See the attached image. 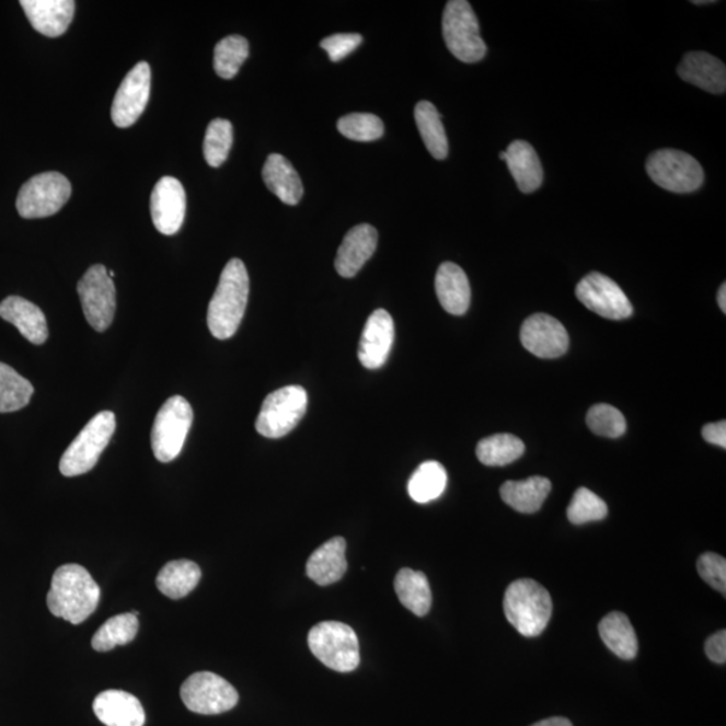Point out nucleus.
<instances>
[{
	"instance_id": "obj_1",
	"label": "nucleus",
	"mask_w": 726,
	"mask_h": 726,
	"mask_svg": "<svg viewBox=\"0 0 726 726\" xmlns=\"http://www.w3.org/2000/svg\"><path fill=\"white\" fill-rule=\"evenodd\" d=\"M102 598L99 584L84 566L62 565L53 575L46 603L53 615L72 624H81L92 615Z\"/></svg>"
},
{
	"instance_id": "obj_2",
	"label": "nucleus",
	"mask_w": 726,
	"mask_h": 726,
	"mask_svg": "<svg viewBox=\"0 0 726 726\" xmlns=\"http://www.w3.org/2000/svg\"><path fill=\"white\" fill-rule=\"evenodd\" d=\"M250 297V276L240 258L223 268L209 303L208 326L215 338L226 341L238 333Z\"/></svg>"
},
{
	"instance_id": "obj_3",
	"label": "nucleus",
	"mask_w": 726,
	"mask_h": 726,
	"mask_svg": "<svg viewBox=\"0 0 726 726\" xmlns=\"http://www.w3.org/2000/svg\"><path fill=\"white\" fill-rule=\"evenodd\" d=\"M504 610L507 621L528 637L544 633L552 618L551 595L531 578H519L506 589Z\"/></svg>"
},
{
	"instance_id": "obj_4",
	"label": "nucleus",
	"mask_w": 726,
	"mask_h": 726,
	"mask_svg": "<svg viewBox=\"0 0 726 726\" xmlns=\"http://www.w3.org/2000/svg\"><path fill=\"white\" fill-rule=\"evenodd\" d=\"M115 430V413L110 411L97 413L64 452L60 460L61 474L72 477L90 472L110 445Z\"/></svg>"
},
{
	"instance_id": "obj_5",
	"label": "nucleus",
	"mask_w": 726,
	"mask_h": 726,
	"mask_svg": "<svg viewBox=\"0 0 726 726\" xmlns=\"http://www.w3.org/2000/svg\"><path fill=\"white\" fill-rule=\"evenodd\" d=\"M442 37L448 50L462 62H480L486 56L487 46L480 32V22L468 0L447 3L442 14Z\"/></svg>"
},
{
	"instance_id": "obj_6",
	"label": "nucleus",
	"mask_w": 726,
	"mask_h": 726,
	"mask_svg": "<svg viewBox=\"0 0 726 726\" xmlns=\"http://www.w3.org/2000/svg\"><path fill=\"white\" fill-rule=\"evenodd\" d=\"M309 647L324 666L335 671L356 670L361 660L358 636L345 623H318L309 633Z\"/></svg>"
},
{
	"instance_id": "obj_7",
	"label": "nucleus",
	"mask_w": 726,
	"mask_h": 726,
	"mask_svg": "<svg viewBox=\"0 0 726 726\" xmlns=\"http://www.w3.org/2000/svg\"><path fill=\"white\" fill-rule=\"evenodd\" d=\"M193 408L182 395H174L158 412L151 434L153 454L162 463L180 457L193 424Z\"/></svg>"
},
{
	"instance_id": "obj_8",
	"label": "nucleus",
	"mask_w": 726,
	"mask_h": 726,
	"mask_svg": "<svg viewBox=\"0 0 726 726\" xmlns=\"http://www.w3.org/2000/svg\"><path fill=\"white\" fill-rule=\"evenodd\" d=\"M307 404L309 395L299 385H289L268 394L258 413L257 433L268 439L283 438L302 420Z\"/></svg>"
},
{
	"instance_id": "obj_9",
	"label": "nucleus",
	"mask_w": 726,
	"mask_h": 726,
	"mask_svg": "<svg viewBox=\"0 0 726 726\" xmlns=\"http://www.w3.org/2000/svg\"><path fill=\"white\" fill-rule=\"evenodd\" d=\"M72 196V185L67 176L50 171L33 176L21 187L16 210L22 218H45L56 215Z\"/></svg>"
},
{
	"instance_id": "obj_10",
	"label": "nucleus",
	"mask_w": 726,
	"mask_h": 726,
	"mask_svg": "<svg viewBox=\"0 0 726 726\" xmlns=\"http://www.w3.org/2000/svg\"><path fill=\"white\" fill-rule=\"evenodd\" d=\"M647 174L667 192L687 194L699 191L704 183V170L692 155L680 150L655 151L647 159Z\"/></svg>"
},
{
	"instance_id": "obj_11",
	"label": "nucleus",
	"mask_w": 726,
	"mask_h": 726,
	"mask_svg": "<svg viewBox=\"0 0 726 726\" xmlns=\"http://www.w3.org/2000/svg\"><path fill=\"white\" fill-rule=\"evenodd\" d=\"M181 699L188 711L211 716L232 711L238 705L239 693L222 677L200 671L183 682Z\"/></svg>"
},
{
	"instance_id": "obj_12",
	"label": "nucleus",
	"mask_w": 726,
	"mask_h": 726,
	"mask_svg": "<svg viewBox=\"0 0 726 726\" xmlns=\"http://www.w3.org/2000/svg\"><path fill=\"white\" fill-rule=\"evenodd\" d=\"M77 292L88 323L96 332H105L114 322L116 310V289L108 269L102 264L92 265L77 285Z\"/></svg>"
},
{
	"instance_id": "obj_13",
	"label": "nucleus",
	"mask_w": 726,
	"mask_h": 726,
	"mask_svg": "<svg viewBox=\"0 0 726 726\" xmlns=\"http://www.w3.org/2000/svg\"><path fill=\"white\" fill-rule=\"evenodd\" d=\"M576 297L588 310L611 321H623L634 312L623 289L603 274L592 273L584 277L576 287Z\"/></svg>"
},
{
	"instance_id": "obj_14",
	"label": "nucleus",
	"mask_w": 726,
	"mask_h": 726,
	"mask_svg": "<svg viewBox=\"0 0 726 726\" xmlns=\"http://www.w3.org/2000/svg\"><path fill=\"white\" fill-rule=\"evenodd\" d=\"M151 92V68L141 61L129 70L112 104V122L119 128L131 127L143 114Z\"/></svg>"
},
{
	"instance_id": "obj_15",
	"label": "nucleus",
	"mask_w": 726,
	"mask_h": 726,
	"mask_svg": "<svg viewBox=\"0 0 726 726\" xmlns=\"http://www.w3.org/2000/svg\"><path fill=\"white\" fill-rule=\"evenodd\" d=\"M521 342L533 356L553 359L568 352L569 335L564 324L546 314L531 315L521 327Z\"/></svg>"
},
{
	"instance_id": "obj_16",
	"label": "nucleus",
	"mask_w": 726,
	"mask_h": 726,
	"mask_svg": "<svg viewBox=\"0 0 726 726\" xmlns=\"http://www.w3.org/2000/svg\"><path fill=\"white\" fill-rule=\"evenodd\" d=\"M151 217L158 232L178 233L186 216V192L174 176H163L151 194Z\"/></svg>"
},
{
	"instance_id": "obj_17",
	"label": "nucleus",
	"mask_w": 726,
	"mask_h": 726,
	"mask_svg": "<svg viewBox=\"0 0 726 726\" xmlns=\"http://www.w3.org/2000/svg\"><path fill=\"white\" fill-rule=\"evenodd\" d=\"M394 342V322L385 310H377L366 322L358 347L359 362L376 370L388 361Z\"/></svg>"
},
{
	"instance_id": "obj_18",
	"label": "nucleus",
	"mask_w": 726,
	"mask_h": 726,
	"mask_svg": "<svg viewBox=\"0 0 726 726\" xmlns=\"http://www.w3.org/2000/svg\"><path fill=\"white\" fill-rule=\"evenodd\" d=\"M379 233L369 223L348 230L335 258V269L342 277L356 276L368 260L374 255Z\"/></svg>"
},
{
	"instance_id": "obj_19",
	"label": "nucleus",
	"mask_w": 726,
	"mask_h": 726,
	"mask_svg": "<svg viewBox=\"0 0 726 726\" xmlns=\"http://www.w3.org/2000/svg\"><path fill=\"white\" fill-rule=\"evenodd\" d=\"M93 712L106 726H145L146 712L137 696L123 690H105L93 702Z\"/></svg>"
},
{
	"instance_id": "obj_20",
	"label": "nucleus",
	"mask_w": 726,
	"mask_h": 726,
	"mask_svg": "<svg viewBox=\"0 0 726 726\" xmlns=\"http://www.w3.org/2000/svg\"><path fill=\"white\" fill-rule=\"evenodd\" d=\"M28 22L38 33L49 38L60 37L73 21V0H22Z\"/></svg>"
},
{
	"instance_id": "obj_21",
	"label": "nucleus",
	"mask_w": 726,
	"mask_h": 726,
	"mask_svg": "<svg viewBox=\"0 0 726 726\" xmlns=\"http://www.w3.org/2000/svg\"><path fill=\"white\" fill-rule=\"evenodd\" d=\"M678 76L700 90L713 94H724L726 90V68L722 60L705 51H690L684 55Z\"/></svg>"
},
{
	"instance_id": "obj_22",
	"label": "nucleus",
	"mask_w": 726,
	"mask_h": 726,
	"mask_svg": "<svg viewBox=\"0 0 726 726\" xmlns=\"http://www.w3.org/2000/svg\"><path fill=\"white\" fill-rule=\"evenodd\" d=\"M435 289L442 309L451 315H464L470 309V281L459 265L442 263L436 274Z\"/></svg>"
},
{
	"instance_id": "obj_23",
	"label": "nucleus",
	"mask_w": 726,
	"mask_h": 726,
	"mask_svg": "<svg viewBox=\"0 0 726 726\" xmlns=\"http://www.w3.org/2000/svg\"><path fill=\"white\" fill-rule=\"evenodd\" d=\"M0 318L14 324L33 345L45 344L49 330L43 310L21 297H9L0 303Z\"/></svg>"
},
{
	"instance_id": "obj_24",
	"label": "nucleus",
	"mask_w": 726,
	"mask_h": 726,
	"mask_svg": "<svg viewBox=\"0 0 726 726\" xmlns=\"http://www.w3.org/2000/svg\"><path fill=\"white\" fill-rule=\"evenodd\" d=\"M346 571V541L342 537L324 542L311 554L306 565L307 576L322 587L339 581Z\"/></svg>"
},
{
	"instance_id": "obj_25",
	"label": "nucleus",
	"mask_w": 726,
	"mask_h": 726,
	"mask_svg": "<svg viewBox=\"0 0 726 726\" xmlns=\"http://www.w3.org/2000/svg\"><path fill=\"white\" fill-rule=\"evenodd\" d=\"M506 163L519 191L525 194L539 191L544 181V170L533 146L516 140L507 147Z\"/></svg>"
},
{
	"instance_id": "obj_26",
	"label": "nucleus",
	"mask_w": 726,
	"mask_h": 726,
	"mask_svg": "<svg viewBox=\"0 0 726 726\" xmlns=\"http://www.w3.org/2000/svg\"><path fill=\"white\" fill-rule=\"evenodd\" d=\"M265 185L286 205H298L303 197V183L291 162L280 153H270L263 169Z\"/></svg>"
},
{
	"instance_id": "obj_27",
	"label": "nucleus",
	"mask_w": 726,
	"mask_h": 726,
	"mask_svg": "<svg viewBox=\"0 0 726 726\" xmlns=\"http://www.w3.org/2000/svg\"><path fill=\"white\" fill-rule=\"evenodd\" d=\"M552 483L542 476H531L525 481H509L500 487V497L506 505L522 515H533L544 505L551 494Z\"/></svg>"
},
{
	"instance_id": "obj_28",
	"label": "nucleus",
	"mask_w": 726,
	"mask_h": 726,
	"mask_svg": "<svg viewBox=\"0 0 726 726\" xmlns=\"http://www.w3.org/2000/svg\"><path fill=\"white\" fill-rule=\"evenodd\" d=\"M199 566L193 561L175 560L170 561L159 572L157 577V587L164 596L171 600H180L192 594L199 584Z\"/></svg>"
},
{
	"instance_id": "obj_29",
	"label": "nucleus",
	"mask_w": 726,
	"mask_h": 726,
	"mask_svg": "<svg viewBox=\"0 0 726 726\" xmlns=\"http://www.w3.org/2000/svg\"><path fill=\"white\" fill-rule=\"evenodd\" d=\"M601 641L619 658L631 660L637 654V637L627 615L613 611L601 619L599 624Z\"/></svg>"
},
{
	"instance_id": "obj_30",
	"label": "nucleus",
	"mask_w": 726,
	"mask_h": 726,
	"mask_svg": "<svg viewBox=\"0 0 726 726\" xmlns=\"http://www.w3.org/2000/svg\"><path fill=\"white\" fill-rule=\"evenodd\" d=\"M394 589L401 604L416 616H425L433 606V592L423 572L410 568L401 569L394 578Z\"/></svg>"
},
{
	"instance_id": "obj_31",
	"label": "nucleus",
	"mask_w": 726,
	"mask_h": 726,
	"mask_svg": "<svg viewBox=\"0 0 726 726\" xmlns=\"http://www.w3.org/2000/svg\"><path fill=\"white\" fill-rule=\"evenodd\" d=\"M415 120L430 155L439 159V161L446 159L448 155V139L436 106L429 102L417 103Z\"/></svg>"
},
{
	"instance_id": "obj_32",
	"label": "nucleus",
	"mask_w": 726,
	"mask_h": 726,
	"mask_svg": "<svg viewBox=\"0 0 726 726\" xmlns=\"http://www.w3.org/2000/svg\"><path fill=\"white\" fill-rule=\"evenodd\" d=\"M139 619L134 612L122 613L108 619L92 637V647L99 653L114 650L117 646H126L137 637Z\"/></svg>"
},
{
	"instance_id": "obj_33",
	"label": "nucleus",
	"mask_w": 726,
	"mask_h": 726,
	"mask_svg": "<svg viewBox=\"0 0 726 726\" xmlns=\"http://www.w3.org/2000/svg\"><path fill=\"white\" fill-rule=\"evenodd\" d=\"M447 471L439 462H425L413 472L408 483L410 497L417 504H429L441 497L447 487Z\"/></svg>"
},
{
	"instance_id": "obj_34",
	"label": "nucleus",
	"mask_w": 726,
	"mask_h": 726,
	"mask_svg": "<svg viewBox=\"0 0 726 726\" xmlns=\"http://www.w3.org/2000/svg\"><path fill=\"white\" fill-rule=\"evenodd\" d=\"M525 453L523 441L515 435L499 434L477 442L476 457L488 468H502L516 462Z\"/></svg>"
},
{
	"instance_id": "obj_35",
	"label": "nucleus",
	"mask_w": 726,
	"mask_h": 726,
	"mask_svg": "<svg viewBox=\"0 0 726 726\" xmlns=\"http://www.w3.org/2000/svg\"><path fill=\"white\" fill-rule=\"evenodd\" d=\"M34 388L11 366L0 362V413L16 412L31 403Z\"/></svg>"
},
{
	"instance_id": "obj_36",
	"label": "nucleus",
	"mask_w": 726,
	"mask_h": 726,
	"mask_svg": "<svg viewBox=\"0 0 726 726\" xmlns=\"http://www.w3.org/2000/svg\"><path fill=\"white\" fill-rule=\"evenodd\" d=\"M250 56V44L241 35H229L217 44L215 70L223 80L233 79Z\"/></svg>"
},
{
	"instance_id": "obj_37",
	"label": "nucleus",
	"mask_w": 726,
	"mask_h": 726,
	"mask_svg": "<svg viewBox=\"0 0 726 726\" xmlns=\"http://www.w3.org/2000/svg\"><path fill=\"white\" fill-rule=\"evenodd\" d=\"M233 145L232 123L226 119L212 120L206 129L204 155L210 168H220L229 157Z\"/></svg>"
},
{
	"instance_id": "obj_38",
	"label": "nucleus",
	"mask_w": 726,
	"mask_h": 726,
	"mask_svg": "<svg viewBox=\"0 0 726 726\" xmlns=\"http://www.w3.org/2000/svg\"><path fill=\"white\" fill-rule=\"evenodd\" d=\"M587 424L595 435L610 439L621 438L627 429L623 413L608 404L594 405L588 411Z\"/></svg>"
},
{
	"instance_id": "obj_39",
	"label": "nucleus",
	"mask_w": 726,
	"mask_h": 726,
	"mask_svg": "<svg viewBox=\"0 0 726 726\" xmlns=\"http://www.w3.org/2000/svg\"><path fill=\"white\" fill-rule=\"evenodd\" d=\"M568 519L574 525L601 521L608 515L606 502L586 487H580L568 506Z\"/></svg>"
},
{
	"instance_id": "obj_40",
	"label": "nucleus",
	"mask_w": 726,
	"mask_h": 726,
	"mask_svg": "<svg viewBox=\"0 0 726 726\" xmlns=\"http://www.w3.org/2000/svg\"><path fill=\"white\" fill-rule=\"evenodd\" d=\"M383 123L371 114H348L338 120V131L356 141H374L383 135Z\"/></svg>"
},
{
	"instance_id": "obj_41",
	"label": "nucleus",
	"mask_w": 726,
	"mask_h": 726,
	"mask_svg": "<svg viewBox=\"0 0 726 726\" xmlns=\"http://www.w3.org/2000/svg\"><path fill=\"white\" fill-rule=\"evenodd\" d=\"M696 571L705 583L719 594L726 595V560L723 556L716 553L702 554L696 563Z\"/></svg>"
},
{
	"instance_id": "obj_42",
	"label": "nucleus",
	"mask_w": 726,
	"mask_h": 726,
	"mask_svg": "<svg viewBox=\"0 0 726 726\" xmlns=\"http://www.w3.org/2000/svg\"><path fill=\"white\" fill-rule=\"evenodd\" d=\"M362 35L356 33H341L330 35L321 43V47L327 53L330 60L338 62L344 60L348 55H352L359 45L362 44Z\"/></svg>"
},
{
	"instance_id": "obj_43",
	"label": "nucleus",
	"mask_w": 726,
	"mask_h": 726,
	"mask_svg": "<svg viewBox=\"0 0 726 726\" xmlns=\"http://www.w3.org/2000/svg\"><path fill=\"white\" fill-rule=\"evenodd\" d=\"M705 653L707 658L713 660L714 664L724 665L726 662L725 630L718 631V633L707 637L705 642Z\"/></svg>"
},
{
	"instance_id": "obj_44",
	"label": "nucleus",
	"mask_w": 726,
	"mask_h": 726,
	"mask_svg": "<svg viewBox=\"0 0 726 726\" xmlns=\"http://www.w3.org/2000/svg\"><path fill=\"white\" fill-rule=\"evenodd\" d=\"M702 436L711 445L718 446L722 448L726 447V423L725 420L707 424L704 429H702Z\"/></svg>"
},
{
	"instance_id": "obj_45",
	"label": "nucleus",
	"mask_w": 726,
	"mask_h": 726,
	"mask_svg": "<svg viewBox=\"0 0 726 726\" xmlns=\"http://www.w3.org/2000/svg\"><path fill=\"white\" fill-rule=\"evenodd\" d=\"M531 726H574L568 718L565 717H551L542 719V722L535 723Z\"/></svg>"
},
{
	"instance_id": "obj_46",
	"label": "nucleus",
	"mask_w": 726,
	"mask_h": 726,
	"mask_svg": "<svg viewBox=\"0 0 726 726\" xmlns=\"http://www.w3.org/2000/svg\"><path fill=\"white\" fill-rule=\"evenodd\" d=\"M717 302H718L719 309H722V311L725 314V312H726V285H725V283L718 289Z\"/></svg>"
},
{
	"instance_id": "obj_47",
	"label": "nucleus",
	"mask_w": 726,
	"mask_h": 726,
	"mask_svg": "<svg viewBox=\"0 0 726 726\" xmlns=\"http://www.w3.org/2000/svg\"><path fill=\"white\" fill-rule=\"evenodd\" d=\"M692 3L693 4H710V3H714V2H712V0H704V2H702V0H696V2H692Z\"/></svg>"
},
{
	"instance_id": "obj_48",
	"label": "nucleus",
	"mask_w": 726,
	"mask_h": 726,
	"mask_svg": "<svg viewBox=\"0 0 726 726\" xmlns=\"http://www.w3.org/2000/svg\"><path fill=\"white\" fill-rule=\"evenodd\" d=\"M499 158L502 159V161H506V151H502L499 153Z\"/></svg>"
}]
</instances>
